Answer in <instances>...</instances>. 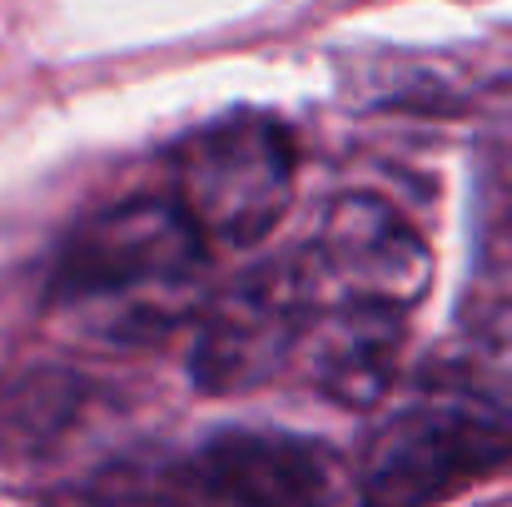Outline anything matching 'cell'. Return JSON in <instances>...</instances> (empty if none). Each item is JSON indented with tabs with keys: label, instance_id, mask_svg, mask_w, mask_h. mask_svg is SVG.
Here are the masks:
<instances>
[{
	"label": "cell",
	"instance_id": "cell-1",
	"mask_svg": "<svg viewBox=\"0 0 512 507\" xmlns=\"http://www.w3.org/2000/svg\"><path fill=\"white\" fill-rule=\"evenodd\" d=\"M512 463V398L458 368L388 413L358 463L363 507H433Z\"/></svg>",
	"mask_w": 512,
	"mask_h": 507
},
{
	"label": "cell",
	"instance_id": "cell-2",
	"mask_svg": "<svg viewBox=\"0 0 512 507\" xmlns=\"http://www.w3.org/2000/svg\"><path fill=\"white\" fill-rule=\"evenodd\" d=\"M339 458L279 428H219L160 463L100 473L85 507H339Z\"/></svg>",
	"mask_w": 512,
	"mask_h": 507
},
{
	"label": "cell",
	"instance_id": "cell-3",
	"mask_svg": "<svg viewBox=\"0 0 512 507\" xmlns=\"http://www.w3.org/2000/svg\"><path fill=\"white\" fill-rule=\"evenodd\" d=\"M214 259L209 234L170 194H130L85 214L45 279L50 309H120L130 304L125 338L165 329L155 294L194 284Z\"/></svg>",
	"mask_w": 512,
	"mask_h": 507
},
{
	"label": "cell",
	"instance_id": "cell-4",
	"mask_svg": "<svg viewBox=\"0 0 512 507\" xmlns=\"http://www.w3.org/2000/svg\"><path fill=\"white\" fill-rule=\"evenodd\" d=\"M299 140L274 115H229L170 150V189L214 249H249L294 204Z\"/></svg>",
	"mask_w": 512,
	"mask_h": 507
},
{
	"label": "cell",
	"instance_id": "cell-5",
	"mask_svg": "<svg viewBox=\"0 0 512 507\" xmlns=\"http://www.w3.org/2000/svg\"><path fill=\"white\" fill-rule=\"evenodd\" d=\"M324 299V274L314 254L274 259L229 284L204 304L189 373L204 393H244L269 383L314 329Z\"/></svg>",
	"mask_w": 512,
	"mask_h": 507
},
{
	"label": "cell",
	"instance_id": "cell-6",
	"mask_svg": "<svg viewBox=\"0 0 512 507\" xmlns=\"http://www.w3.org/2000/svg\"><path fill=\"white\" fill-rule=\"evenodd\" d=\"M309 254L324 274V289H334L339 299L413 309L433 284L428 239L408 224L403 209L378 194H339Z\"/></svg>",
	"mask_w": 512,
	"mask_h": 507
},
{
	"label": "cell",
	"instance_id": "cell-7",
	"mask_svg": "<svg viewBox=\"0 0 512 507\" xmlns=\"http://www.w3.org/2000/svg\"><path fill=\"white\" fill-rule=\"evenodd\" d=\"M408 343V309L368 304V299H339L314 319L304 338V373L309 383L339 403V408H373L403 363Z\"/></svg>",
	"mask_w": 512,
	"mask_h": 507
},
{
	"label": "cell",
	"instance_id": "cell-8",
	"mask_svg": "<svg viewBox=\"0 0 512 507\" xmlns=\"http://www.w3.org/2000/svg\"><path fill=\"white\" fill-rule=\"evenodd\" d=\"M95 383L70 368H20L0 378V453L45 458L90 413Z\"/></svg>",
	"mask_w": 512,
	"mask_h": 507
},
{
	"label": "cell",
	"instance_id": "cell-9",
	"mask_svg": "<svg viewBox=\"0 0 512 507\" xmlns=\"http://www.w3.org/2000/svg\"><path fill=\"white\" fill-rule=\"evenodd\" d=\"M463 368L478 373V378H488L493 388H503V393L512 398V309H503L493 324H483L478 348L468 353Z\"/></svg>",
	"mask_w": 512,
	"mask_h": 507
}]
</instances>
